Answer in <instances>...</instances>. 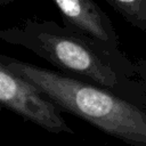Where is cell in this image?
Listing matches in <instances>:
<instances>
[{
	"mask_svg": "<svg viewBox=\"0 0 146 146\" xmlns=\"http://www.w3.org/2000/svg\"><path fill=\"white\" fill-rule=\"evenodd\" d=\"M127 23L146 33V0H104Z\"/></svg>",
	"mask_w": 146,
	"mask_h": 146,
	"instance_id": "5",
	"label": "cell"
},
{
	"mask_svg": "<svg viewBox=\"0 0 146 146\" xmlns=\"http://www.w3.org/2000/svg\"><path fill=\"white\" fill-rule=\"evenodd\" d=\"M65 27L86 34L112 49H120L115 27L94 0H51Z\"/></svg>",
	"mask_w": 146,
	"mask_h": 146,
	"instance_id": "4",
	"label": "cell"
},
{
	"mask_svg": "<svg viewBox=\"0 0 146 146\" xmlns=\"http://www.w3.org/2000/svg\"><path fill=\"white\" fill-rule=\"evenodd\" d=\"M135 66H136V72L138 76L143 82L146 83V58L137 59L135 62Z\"/></svg>",
	"mask_w": 146,
	"mask_h": 146,
	"instance_id": "6",
	"label": "cell"
},
{
	"mask_svg": "<svg viewBox=\"0 0 146 146\" xmlns=\"http://www.w3.org/2000/svg\"><path fill=\"white\" fill-rule=\"evenodd\" d=\"M0 107L30 121L48 132L74 133L66 123L63 111L33 83L16 73L0 54Z\"/></svg>",
	"mask_w": 146,
	"mask_h": 146,
	"instance_id": "3",
	"label": "cell"
},
{
	"mask_svg": "<svg viewBox=\"0 0 146 146\" xmlns=\"http://www.w3.org/2000/svg\"><path fill=\"white\" fill-rule=\"evenodd\" d=\"M15 1L16 0H0V6H7V5H10Z\"/></svg>",
	"mask_w": 146,
	"mask_h": 146,
	"instance_id": "7",
	"label": "cell"
},
{
	"mask_svg": "<svg viewBox=\"0 0 146 146\" xmlns=\"http://www.w3.org/2000/svg\"><path fill=\"white\" fill-rule=\"evenodd\" d=\"M8 65L63 112L129 146H146V108L99 86L7 56Z\"/></svg>",
	"mask_w": 146,
	"mask_h": 146,
	"instance_id": "2",
	"label": "cell"
},
{
	"mask_svg": "<svg viewBox=\"0 0 146 146\" xmlns=\"http://www.w3.org/2000/svg\"><path fill=\"white\" fill-rule=\"evenodd\" d=\"M0 39L34 52L66 75L105 88L146 108V83L138 76L135 62L121 49H112L54 21L25 19L1 29Z\"/></svg>",
	"mask_w": 146,
	"mask_h": 146,
	"instance_id": "1",
	"label": "cell"
}]
</instances>
